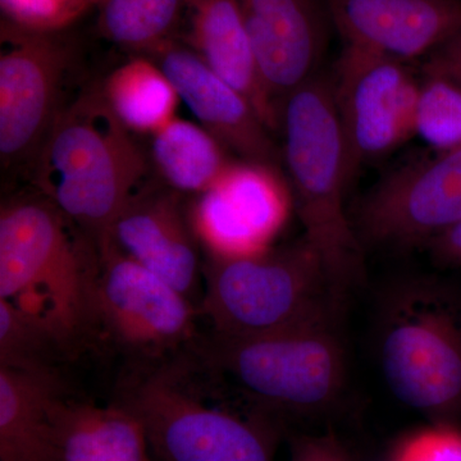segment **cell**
<instances>
[{
    "mask_svg": "<svg viewBox=\"0 0 461 461\" xmlns=\"http://www.w3.org/2000/svg\"><path fill=\"white\" fill-rule=\"evenodd\" d=\"M149 167L148 154L95 89L60 108L32 173L39 193L98 253L117 215L148 180Z\"/></svg>",
    "mask_w": 461,
    "mask_h": 461,
    "instance_id": "1",
    "label": "cell"
},
{
    "mask_svg": "<svg viewBox=\"0 0 461 461\" xmlns=\"http://www.w3.org/2000/svg\"><path fill=\"white\" fill-rule=\"evenodd\" d=\"M282 167L305 239L345 300L366 277L364 247L345 212L350 186L332 77L318 74L280 103Z\"/></svg>",
    "mask_w": 461,
    "mask_h": 461,
    "instance_id": "2",
    "label": "cell"
},
{
    "mask_svg": "<svg viewBox=\"0 0 461 461\" xmlns=\"http://www.w3.org/2000/svg\"><path fill=\"white\" fill-rule=\"evenodd\" d=\"M202 275L203 313L224 338L336 321L345 303L305 238L251 256L206 257Z\"/></svg>",
    "mask_w": 461,
    "mask_h": 461,
    "instance_id": "3",
    "label": "cell"
},
{
    "mask_svg": "<svg viewBox=\"0 0 461 461\" xmlns=\"http://www.w3.org/2000/svg\"><path fill=\"white\" fill-rule=\"evenodd\" d=\"M68 220L42 194L0 209V299L50 324L63 344L94 318V272L71 238Z\"/></svg>",
    "mask_w": 461,
    "mask_h": 461,
    "instance_id": "4",
    "label": "cell"
},
{
    "mask_svg": "<svg viewBox=\"0 0 461 461\" xmlns=\"http://www.w3.org/2000/svg\"><path fill=\"white\" fill-rule=\"evenodd\" d=\"M382 375L395 399L437 420L461 411V299L436 280L396 285L378 326Z\"/></svg>",
    "mask_w": 461,
    "mask_h": 461,
    "instance_id": "5",
    "label": "cell"
},
{
    "mask_svg": "<svg viewBox=\"0 0 461 461\" xmlns=\"http://www.w3.org/2000/svg\"><path fill=\"white\" fill-rule=\"evenodd\" d=\"M214 366L254 400L294 412L323 411L345 384V353L336 321L251 338L215 335Z\"/></svg>",
    "mask_w": 461,
    "mask_h": 461,
    "instance_id": "6",
    "label": "cell"
},
{
    "mask_svg": "<svg viewBox=\"0 0 461 461\" xmlns=\"http://www.w3.org/2000/svg\"><path fill=\"white\" fill-rule=\"evenodd\" d=\"M122 405L140 420L153 461H273L259 421L212 408L169 375H150Z\"/></svg>",
    "mask_w": 461,
    "mask_h": 461,
    "instance_id": "7",
    "label": "cell"
},
{
    "mask_svg": "<svg viewBox=\"0 0 461 461\" xmlns=\"http://www.w3.org/2000/svg\"><path fill=\"white\" fill-rule=\"evenodd\" d=\"M332 87L353 184L364 166L415 136L420 81L406 62L345 44Z\"/></svg>",
    "mask_w": 461,
    "mask_h": 461,
    "instance_id": "8",
    "label": "cell"
},
{
    "mask_svg": "<svg viewBox=\"0 0 461 461\" xmlns=\"http://www.w3.org/2000/svg\"><path fill=\"white\" fill-rule=\"evenodd\" d=\"M461 222V148L390 173L357 205L363 247L409 249Z\"/></svg>",
    "mask_w": 461,
    "mask_h": 461,
    "instance_id": "9",
    "label": "cell"
},
{
    "mask_svg": "<svg viewBox=\"0 0 461 461\" xmlns=\"http://www.w3.org/2000/svg\"><path fill=\"white\" fill-rule=\"evenodd\" d=\"M71 50L58 32H35L2 20L0 157L5 168L32 166L56 120Z\"/></svg>",
    "mask_w": 461,
    "mask_h": 461,
    "instance_id": "10",
    "label": "cell"
},
{
    "mask_svg": "<svg viewBox=\"0 0 461 461\" xmlns=\"http://www.w3.org/2000/svg\"><path fill=\"white\" fill-rule=\"evenodd\" d=\"M191 227L206 257L251 256L268 250L288 213L281 171L233 162L220 180L187 202Z\"/></svg>",
    "mask_w": 461,
    "mask_h": 461,
    "instance_id": "11",
    "label": "cell"
},
{
    "mask_svg": "<svg viewBox=\"0 0 461 461\" xmlns=\"http://www.w3.org/2000/svg\"><path fill=\"white\" fill-rule=\"evenodd\" d=\"M96 257L94 317L118 341L138 348H166L191 339L195 309L184 294L112 247Z\"/></svg>",
    "mask_w": 461,
    "mask_h": 461,
    "instance_id": "12",
    "label": "cell"
},
{
    "mask_svg": "<svg viewBox=\"0 0 461 461\" xmlns=\"http://www.w3.org/2000/svg\"><path fill=\"white\" fill-rule=\"evenodd\" d=\"M105 247L140 264L194 302L203 267L182 194L148 178L115 218Z\"/></svg>",
    "mask_w": 461,
    "mask_h": 461,
    "instance_id": "13",
    "label": "cell"
},
{
    "mask_svg": "<svg viewBox=\"0 0 461 461\" xmlns=\"http://www.w3.org/2000/svg\"><path fill=\"white\" fill-rule=\"evenodd\" d=\"M144 57L165 71L200 126L240 160L282 171V150L249 100L215 74L189 45L173 39Z\"/></svg>",
    "mask_w": 461,
    "mask_h": 461,
    "instance_id": "14",
    "label": "cell"
},
{
    "mask_svg": "<svg viewBox=\"0 0 461 461\" xmlns=\"http://www.w3.org/2000/svg\"><path fill=\"white\" fill-rule=\"evenodd\" d=\"M260 76L282 99L320 74L330 21L327 0H238Z\"/></svg>",
    "mask_w": 461,
    "mask_h": 461,
    "instance_id": "15",
    "label": "cell"
},
{
    "mask_svg": "<svg viewBox=\"0 0 461 461\" xmlns=\"http://www.w3.org/2000/svg\"><path fill=\"white\" fill-rule=\"evenodd\" d=\"M346 45L409 63L461 29V0H327Z\"/></svg>",
    "mask_w": 461,
    "mask_h": 461,
    "instance_id": "16",
    "label": "cell"
},
{
    "mask_svg": "<svg viewBox=\"0 0 461 461\" xmlns=\"http://www.w3.org/2000/svg\"><path fill=\"white\" fill-rule=\"evenodd\" d=\"M184 42L250 103L269 131L280 108L267 90L238 0H186Z\"/></svg>",
    "mask_w": 461,
    "mask_h": 461,
    "instance_id": "17",
    "label": "cell"
},
{
    "mask_svg": "<svg viewBox=\"0 0 461 461\" xmlns=\"http://www.w3.org/2000/svg\"><path fill=\"white\" fill-rule=\"evenodd\" d=\"M60 400L51 369L0 366V461H62L54 424Z\"/></svg>",
    "mask_w": 461,
    "mask_h": 461,
    "instance_id": "18",
    "label": "cell"
},
{
    "mask_svg": "<svg viewBox=\"0 0 461 461\" xmlns=\"http://www.w3.org/2000/svg\"><path fill=\"white\" fill-rule=\"evenodd\" d=\"M54 424L62 461H153L140 420L118 406L60 400Z\"/></svg>",
    "mask_w": 461,
    "mask_h": 461,
    "instance_id": "19",
    "label": "cell"
},
{
    "mask_svg": "<svg viewBox=\"0 0 461 461\" xmlns=\"http://www.w3.org/2000/svg\"><path fill=\"white\" fill-rule=\"evenodd\" d=\"M150 138L148 159L158 181L185 196L204 193L233 163L222 142L182 118H173Z\"/></svg>",
    "mask_w": 461,
    "mask_h": 461,
    "instance_id": "20",
    "label": "cell"
},
{
    "mask_svg": "<svg viewBox=\"0 0 461 461\" xmlns=\"http://www.w3.org/2000/svg\"><path fill=\"white\" fill-rule=\"evenodd\" d=\"M99 89L112 113L130 132L153 136L177 117L180 96L150 58H131L117 67Z\"/></svg>",
    "mask_w": 461,
    "mask_h": 461,
    "instance_id": "21",
    "label": "cell"
},
{
    "mask_svg": "<svg viewBox=\"0 0 461 461\" xmlns=\"http://www.w3.org/2000/svg\"><path fill=\"white\" fill-rule=\"evenodd\" d=\"M186 0H98L99 32L117 47L148 56L176 39Z\"/></svg>",
    "mask_w": 461,
    "mask_h": 461,
    "instance_id": "22",
    "label": "cell"
},
{
    "mask_svg": "<svg viewBox=\"0 0 461 461\" xmlns=\"http://www.w3.org/2000/svg\"><path fill=\"white\" fill-rule=\"evenodd\" d=\"M63 345L47 321L0 299V366L25 371L50 369V359Z\"/></svg>",
    "mask_w": 461,
    "mask_h": 461,
    "instance_id": "23",
    "label": "cell"
},
{
    "mask_svg": "<svg viewBox=\"0 0 461 461\" xmlns=\"http://www.w3.org/2000/svg\"><path fill=\"white\" fill-rule=\"evenodd\" d=\"M414 135L437 153L461 148V85L424 74L415 111Z\"/></svg>",
    "mask_w": 461,
    "mask_h": 461,
    "instance_id": "24",
    "label": "cell"
},
{
    "mask_svg": "<svg viewBox=\"0 0 461 461\" xmlns=\"http://www.w3.org/2000/svg\"><path fill=\"white\" fill-rule=\"evenodd\" d=\"M98 0H0L3 21L35 32L66 29Z\"/></svg>",
    "mask_w": 461,
    "mask_h": 461,
    "instance_id": "25",
    "label": "cell"
},
{
    "mask_svg": "<svg viewBox=\"0 0 461 461\" xmlns=\"http://www.w3.org/2000/svg\"><path fill=\"white\" fill-rule=\"evenodd\" d=\"M393 461H461V432L447 426L423 430L406 439Z\"/></svg>",
    "mask_w": 461,
    "mask_h": 461,
    "instance_id": "26",
    "label": "cell"
},
{
    "mask_svg": "<svg viewBox=\"0 0 461 461\" xmlns=\"http://www.w3.org/2000/svg\"><path fill=\"white\" fill-rule=\"evenodd\" d=\"M290 461H346V457L333 437L303 436L294 439Z\"/></svg>",
    "mask_w": 461,
    "mask_h": 461,
    "instance_id": "27",
    "label": "cell"
},
{
    "mask_svg": "<svg viewBox=\"0 0 461 461\" xmlns=\"http://www.w3.org/2000/svg\"><path fill=\"white\" fill-rule=\"evenodd\" d=\"M426 247L438 266L461 267V222L430 240Z\"/></svg>",
    "mask_w": 461,
    "mask_h": 461,
    "instance_id": "28",
    "label": "cell"
},
{
    "mask_svg": "<svg viewBox=\"0 0 461 461\" xmlns=\"http://www.w3.org/2000/svg\"><path fill=\"white\" fill-rule=\"evenodd\" d=\"M450 80H453V81H455V83L461 85V72H460V74L454 76V77H451Z\"/></svg>",
    "mask_w": 461,
    "mask_h": 461,
    "instance_id": "29",
    "label": "cell"
},
{
    "mask_svg": "<svg viewBox=\"0 0 461 461\" xmlns=\"http://www.w3.org/2000/svg\"><path fill=\"white\" fill-rule=\"evenodd\" d=\"M375 461H393V459H391V460H375Z\"/></svg>",
    "mask_w": 461,
    "mask_h": 461,
    "instance_id": "30",
    "label": "cell"
}]
</instances>
